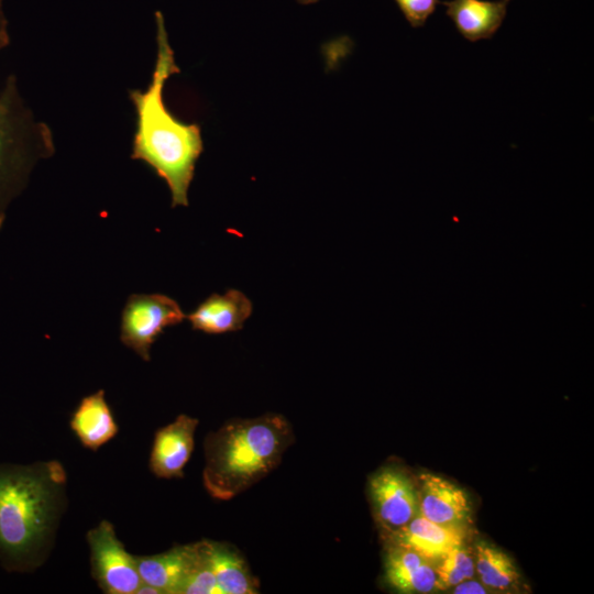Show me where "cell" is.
<instances>
[{"label":"cell","instance_id":"obj_6","mask_svg":"<svg viewBox=\"0 0 594 594\" xmlns=\"http://www.w3.org/2000/svg\"><path fill=\"white\" fill-rule=\"evenodd\" d=\"M86 540L90 551L91 576L106 594H136L142 585L135 556L129 553L114 526L101 520Z\"/></svg>","mask_w":594,"mask_h":594},{"label":"cell","instance_id":"obj_9","mask_svg":"<svg viewBox=\"0 0 594 594\" xmlns=\"http://www.w3.org/2000/svg\"><path fill=\"white\" fill-rule=\"evenodd\" d=\"M418 514L446 526H462L470 518L471 504L465 491L432 474L419 475Z\"/></svg>","mask_w":594,"mask_h":594},{"label":"cell","instance_id":"obj_18","mask_svg":"<svg viewBox=\"0 0 594 594\" xmlns=\"http://www.w3.org/2000/svg\"><path fill=\"white\" fill-rule=\"evenodd\" d=\"M437 561L439 563L435 565V570L439 590L453 587L474 576V560L464 544L453 549Z\"/></svg>","mask_w":594,"mask_h":594},{"label":"cell","instance_id":"obj_3","mask_svg":"<svg viewBox=\"0 0 594 594\" xmlns=\"http://www.w3.org/2000/svg\"><path fill=\"white\" fill-rule=\"evenodd\" d=\"M295 440L280 414L234 419L205 439L202 483L215 499L229 501L271 473Z\"/></svg>","mask_w":594,"mask_h":594},{"label":"cell","instance_id":"obj_1","mask_svg":"<svg viewBox=\"0 0 594 594\" xmlns=\"http://www.w3.org/2000/svg\"><path fill=\"white\" fill-rule=\"evenodd\" d=\"M67 472L57 460L0 463V565L30 573L47 560L67 506Z\"/></svg>","mask_w":594,"mask_h":594},{"label":"cell","instance_id":"obj_12","mask_svg":"<svg viewBox=\"0 0 594 594\" xmlns=\"http://www.w3.org/2000/svg\"><path fill=\"white\" fill-rule=\"evenodd\" d=\"M252 309L251 300L243 293L229 289L224 295H210L186 317L194 330L221 334L242 329Z\"/></svg>","mask_w":594,"mask_h":594},{"label":"cell","instance_id":"obj_16","mask_svg":"<svg viewBox=\"0 0 594 594\" xmlns=\"http://www.w3.org/2000/svg\"><path fill=\"white\" fill-rule=\"evenodd\" d=\"M509 0H450L443 2L447 14L469 41L491 37L502 25Z\"/></svg>","mask_w":594,"mask_h":594},{"label":"cell","instance_id":"obj_10","mask_svg":"<svg viewBox=\"0 0 594 594\" xmlns=\"http://www.w3.org/2000/svg\"><path fill=\"white\" fill-rule=\"evenodd\" d=\"M200 558L198 542L179 544L162 553L135 556L142 583L161 594H178Z\"/></svg>","mask_w":594,"mask_h":594},{"label":"cell","instance_id":"obj_20","mask_svg":"<svg viewBox=\"0 0 594 594\" xmlns=\"http://www.w3.org/2000/svg\"><path fill=\"white\" fill-rule=\"evenodd\" d=\"M411 26H421L433 13L438 0H395Z\"/></svg>","mask_w":594,"mask_h":594},{"label":"cell","instance_id":"obj_15","mask_svg":"<svg viewBox=\"0 0 594 594\" xmlns=\"http://www.w3.org/2000/svg\"><path fill=\"white\" fill-rule=\"evenodd\" d=\"M69 426L80 444L91 451L100 449L119 432L103 389L81 398L70 417Z\"/></svg>","mask_w":594,"mask_h":594},{"label":"cell","instance_id":"obj_11","mask_svg":"<svg viewBox=\"0 0 594 594\" xmlns=\"http://www.w3.org/2000/svg\"><path fill=\"white\" fill-rule=\"evenodd\" d=\"M384 556L386 583L400 593H430L439 590L432 560L416 550L387 542Z\"/></svg>","mask_w":594,"mask_h":594},{"label":"cell","instance_id":"obj_4","mask_svg":"<svg viewBox=\"0 0 594 594\" xmlns=\"http://www.w3.org/2000/svg\"><path fill=\"white\" fill-rule=\"evenodd\" d=\"M50 125L23 99L14 74L0 90V230L10 204L26 188L35 166L55 154Z\"/></svg>","mask_w":594,"mask_h":594},{"label":"cell","instance_id":"obj_21","mask_svg":"<svg viewBox=\"0 0 594 594\" xmlns=\"http://www.w3.org/2000/svg\"><path fill=\"white\" fill-rule=\"evenodd\" d=\"M486 588L485 585L474 581L472 578L453 586L452 592L458 594H482L487 592Z\"/></svg>","mask_w":594,"mask_h":594},{"label":"cell","instance_id":"obj_22","mask_svg":"<svg viewBox=\"0 0 594 594\" xmlns=\"http://www.w3.org/2000/svg\"><path fill=\"white\" fill-rule=\"evenodd\" d=\"M10 44V35L8 31V20L4 14L3 3L0 0V52Z\"/></svg>","mask_w":594,"mask_h":594},{"label":"cell","instance_id":"obj_2","mask_svg":"<svg viewBox=\"0 0 594 594\" xmlns=\"http://www.w3.org/2000/svg\"><path fill=\"white\" fill-rule=\"evenodd\" d=\"M156 59L145 90L129 89L135 112V130L130 157L144 162L169 188L172 207L188 206V189L196 162L204 151L201 129L176 118L164 101L167 80L180 73L165 26L164 15L155 12Z\"/></svg>","mask_w":594,"mask_h":594},{"label":"cell","instance_id":"obj_14","mask_svg":"<svg viewBox=\"0 0 594 594\" xmlns=\"http://www.w3.org/2000/svg\"><path fill=\"white\" fill-rule=\"evenodd\" d=\"M200 547L209 564L220 594H256L257 579L251 573L238 549L227 542L201 540Z\"/></svg>","mask_w":594,"mask_h":594},{"label":"cell","instance_id":"obj_7","mask_svg":"<svg viewBox=\"0 0 594 594\" xmlns=\"http://www.w3.org/2000/svg\"><path fill=\"white\" fill-rule=\"evenodd\" d=\"M369 495L385 538L406 526L418 513L417 488L410 476L398 466H383L372 474Z\"/></svg>","mask_w":594,"mask_h":594},{"label":"cell","instance_id":"obj_23","mask_svg":"<svg viewBox=\"0 0 594 594\" xmlns=\"http://www.w3.org/2000/svg\"><path fill=\"white\" fill-rule=\"evenodd\" d=\"M300 4H312L316 3L318 0H296Z\"/></svg>","mask_w":594,"mask_h":594},{"label":"cell","instance_id":"obj_5","mask_svg":"<svg viewBox=\"0 0 594 594\" xmlns=\"http://www.w3.org/2000/svg\"><path fill=\"white\" fill-rule=\"evenodd\" d=\"M185 318L178 302L166 295L133 294L121 314L120 340L142 360L150 361L151 346L158 336Z\"/></svg>","mask_w":594,"mask_h":594},{"label":"cell","instance_id":"obj_13","mask_svg":"<svg viewBox=\"0 0 594 594\" xmlns=\"http://www.w3.org/2000/svg\"><path fill=\"white\" fill-rule=\"evenodd\" d=\"M462 526L432 522L418 513L398 531L386 538L387 542L407 546L432 561L464 544Z\"/></svg>","mask_w":594,"mask_h":594},{"label":"cell","instance_id":"obj_17","mask_svg":"<svg viewBox=\"0 0 594 594\" xmlns=\"http://www.w3.org/2000/svg\"><path fill=\"white\" fill-rule=\"evenodd\" d=\"M475 569L482 583L492 590H510L519 582L513 560L501 549L481 541L475 544Z\"/></svg>","mask_w":594,"mask_h":594},{"label":"cell","instance_id":"obj_19","mask_svg":"<svg viewBox=\"0 0 594 594\" xmlns=\"http://www.w3.org/2000/svg\"><path fill=\"white\" fill-rule=\"evenodd\" d=\"M198 544L199 561L180 586L178 594H220L216 578L206 561L199 541Z\"/></svg>","mask_w":594,"mask_h":594},{"label":"cell","instance_id":"obj_8","mask_svg":"<svg viewBox=\"0 0 594 594\" xmlns=\"http://www.w3.org/2000/svg\"><path fill=\"white\" fill-rule=\"evenodd\" d=\"M199 420L180 414L175 420L156 430L148 466L160 479H179L195 447V432Z\"/></svg>","mask_w":594,"mask_h":594}]
</instances>
